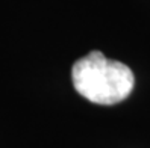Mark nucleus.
Segmentation results:
<instances>
[{
	"label": "nucleus",
	"mask_w": 150,
	"mask_h": 148,
	"mask_svg": "<svg viewBox=\"0 0 150 148\" xmlns=\"http://www.w3.org/2000/svg\"><path fill=\"white\" fill-rule=\"evenodd\" d=\"M74 89L96 104L111 106L129 97L135 86V76L123 62L111 60L94 50L76 60L71 68Z\"/></svg>",
	"instance_id": "obj_1"
}]
</instances>
